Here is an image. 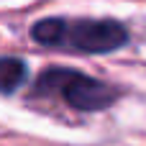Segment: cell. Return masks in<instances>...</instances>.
<instances>
[{
  "label": "cell",
  "mask_w": 146,
  "mask_h": 146,
  "mask_svg": "<svg viewBox=\"0 0 146 146\" xmlns=\"http://www.w3.org/2000/svg\"><path fill=\"white\" fill-rule=\"evenodd\" d=\"M26 80V64L18 56H0V95L15 92Z\"/></svg>",
  "instance_id": "3"
},
{
  "label": "cell",
  "mask_w": 146,
  "mask_h": 146,
  "mask_svg": "<svg viewBox=\"0 0 146 146\" xmlns=\"http://www.w3.org/2000/svg\"><path fill=\"white\" fill-rule=\"evenodd\" d=\"M31 38L44 46L82 51V54H108L128 41V31L110 18H44L33 23Z\"/></svg>",
  "instance_id": "1"
},
{
  "label": "cell",
  "mask_w": 146,
  "mask_h": 146,
  "mask_svg": "<svg viewBox=\"0 0 146 146\" xmlns=\"http://www.w3.org/2000/svg\"><path fill=\"white\" fill-rule=\"evenodd\" d=\"M36 92L56 95L77 110H105L118 100V90L74 69L51 67L36 80Z\"/></svg>",
  "instance_id": "2"
}]
</instances>
